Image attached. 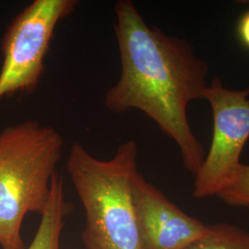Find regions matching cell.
I'll use <instances>...</instances> for the list:
<instances>
[{
	"mask_svg": "<svg viewBox=\"0 0 249 249\" xmlns=\"http://www.w3.org/2000/svg\"><path fill=\"white\" fill-rule=\"evenodd\" d=\"M115 15L121 69L105 94V107L115 114L142 112L176 142L185 168L196 176L206 154L189 124L187 107L203 99L208 64L187 40L150 26L132 1H116Z\"/></svg>",
	"mask_w": 249,
	"mask_h": 249,
	"instance_id": "obj_1",
	"label": "cell"
},
{
	"mask_svg": "<svg viewBox=\"0 0 249 249\" xmlns=\"http://www.w3.org/2000/svg\"><path fill=\"white\" fill-rule=\"evenodd\" d=\"M134 141L121 143L115 155L98 159L73 143L67 171L85 212L82 241L87 249H141L132 185L140 173Z\"/></svg>",
	"mask_w": 249,
	"mask_h": 249,
	"instance_id": "obj_2",
	"label": "cell"
},
{
	"mask_svg": "<svg viewBox=\"0 0 249 249\" xmlns=\"http://www.w3.org/2000/svg\"><path fill=\"white\" fill-rule=\"evenodd\" d=\"M64 145L57 129L36 120L0 131L1 249H26L23 219L28 213H44Z\"/></svg>",
	"mask_w": 249,
	"mask_h": 249,
	"instance_id": "obj_3",
	"label": "cell"
},
{
	"mask_svg": "<svg viewBox=\"0 0 249 249\" xmlns=\"http://www.w3.org/2000/svg\"><path fill=\"white\" fill-rule=\"evenodd\" d=\"M78 5L77 0H35L12 20L1 42L0 100L35 90L56 27Z\"/></svg>",
	"mask_w": 249,
	"mask_h": 249,
	"instance_id": "obj_4",
	"label": "cell"
},
{
	"mask_svg": "<svg viewBox=\"0 0 249 249\" xmlns=\"http://www.w3.org/2000/svg\"><path fill=\"white\" fill-rule=\"evenodd\" d=\"M249 88H225L214 79L203 99L211 106L213 134L210 150L195 176L193 196H217L239 167L243 149L249 139Z\"/></svg>",
	"mask_w": 249,
	"mask_h": 249,
	"instance_id": "obj_5",
	"label": "cell"
},
{
	"mask_svg": "<svg viewBox=\"0 0 249 249\" xmlns=\"http://www.w3.org/2000/svg\"><path fill=\"white\" fill-rule=\"evenodd\" d=\"M132 195L141 249H186L208 231L141 173L134 178Z\"/></svg>",
	"mask_w": 249,
	"mask_h": 249,
	"instance_id": "obj_6",
	"label": "cell"
},
{
	"mask_svg": "<svg viewBox=\"0 0 249 249\" xmlns=\"http://www.w3.org/2000/svg\"><path fill=\"white\" fill-rule=\"evenodd\" d=\"M72 204L67 200L62 178L55 173L41 222L35 237L26 249H61V236L66 219L71 213Z\"/></svg>",
	"mask_w": 249,
	"mask_h": 249,
	"instance_id": "obj_7",
	"label": "cell"
},
{
	"mask_svg": "<svg viewBox=\"0 0 249 249\" xmlns=\"http://www.w3.org/2000/svg\"><path fill=\"white\" fill-rule=\"evenodd\" d=\"M186 249H249V232L229 223L208 225L204 235Z\"/></svg>",
	"mask_w": 249,
	"mask_h": 249,
	"instance_id": "obj_8",
	"label": "cell"
},
{
	"mask_svg": "<svg viewBox=\"0 0 249 249\" xmlns=\"http://www.w3.org/2000/svg\"><path fill=\"white\" fill-rule=\"evenodd\" d=\"M217 196L226 204L249 207V164L241 163Z\"/></svg>",
	"mask_w": 249,
	"mask_h": 249,
	"instance_id": "obj_9",
	"label": "cell"
},
{
	"mask_svg": "<svg viewBox=\"0 0 249 249\" xmlns=\"http://www.w3.org/2000/svg\"><path fill=\"white\" fill-rule=\"evenodd\" d=\"M236 33L241 44L249 49V10L245 12L239 18Z\"/></svg>",
	"mask_w": 249,
	"mask_h": 249,
	"instance_id": "obj_10",
	"label": "cell"
}]
</instances>
